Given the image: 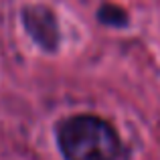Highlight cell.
I'll use <instances>...</instances> for the list:
<instances>
[{
    "instance_id": "6da1fadb",
    "label": "cell",
    "mask_w": 160,
    "mask_h": 160,
    "mask_svg": "<svg viewBox=\"0 0 160 160\" xmlns=\"http://www.w3.org/2000/svg\"><path fill=\"white\" fill-rule=\"evenodd\" d=\"M57 142L67 160H120L124 152L113 126L91 113L59 122Z\"/></svg>"
},
{
    "instance_id": "7a4b0ae2",
    "label": "cell",
    "mask_w": 160,
    "mask_h": 160,
    "mask_svg": "<svg viewBox=\"0 0 160 160\" xmlns=\"http://www.w3.org/2000/svg\"><path fill=\"white\" fill-rule=\"evenodd\" d=\"M22 22L28 35L45 51H55L59 45V27L55 12L45 4H32L22 8Z\"/></svg>"
},
{
    "instance_id": "3957f363",
    "label": "cell",
    "mask_w": 160,
    "mask_h": 160,
    "mask_svg": "<svg viewBox=\"0 0 160 160\" xmlns=\"http://www.w3.org/2000/svg\"><path fill=\"white\" fill-rule=\"evenodd\" d=\"M98 20L103 24H112V27H124V24H128V14L122 6L106 2L98 10Z\"/></svg>"
}]
</instances>
